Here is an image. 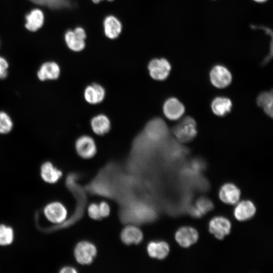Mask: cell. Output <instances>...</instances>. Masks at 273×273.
Segmentation results:
<instances>
[{
  "label": "cell",
  "instance_id": "cell-20",
  "mask_svg": "<svg viewBox=\"0 0 273 273\" xmlns=\"http://www.w3.org/2000/svg\"><path fill=\"white\" fill-rule=\"evenodd\" d=\"M91 127L94 133L102 135L110 130L111 123L107 116L104 114H99L92 118Z\"/></svg>",
  "mask_w": 273,
  "mask_h": 273
},
{
  "label": "cell",
  "instance_id": "cell-18",
  "mask_svg": "<svg viewBox=\"0 0 273 273\" xmlns=\"http://www.w3.org/2000/svg\"><path fill=\"white\" fill-rule=\"evenodd\" d=\"M25 27L31 31H35L42 26L44 16L42 12L38 9L32 10L26 16Z\"/></svg>",
  "mask_w": 273,
  "mask_h": 273
},
{
  "label": "cell",
  "instance_id": "cell-13",
  "mask_svg": "<svg viewBox=\"0 0 273 273\" xmlns=\"http://www.w3.org/2000/svg\"><path fill=\"white\" fill-rule=\"evenodd\" d=\"M60 73L59 65L54 62L43 63L37 71V75L41 81L55 80L57 79Z\"/></svg>",
  "mask_w": 273,
  "mask_h": 273
},
{
  "label": "cell",
  "instance_id": "cell-9",
  "mask_svg": "<svg viewBox=\"0 0 273 273\" xmlns=\"http://www.w3.org/2000/svg\"><path fill=\"white\" fill-rule=\"evenodd\" d=\"M230 221L223 217H216L209 222V231L218 239H222L229 234L231 229Z\"/></svg>",
  "mask_w": 273,
  "mask_h": 273
},
{
  "label": "cell",
  "instance_id": "cell-15",
  "mask_svg": "<svg viewBox=\"0 0 273 273\" xmlns=\"http://www.w3.org/2000/svg\"><path fill=\"white\" fill-rule=\"evenodd\" d=\"M103 25L106 36L110 39L117 38L122 30L120 21L112 15H109L105 18Z\"/></svg>",
  "mask_w": 273,
  "mask_h": 273
},
{
  "label": "cell",
  "instance_id": "cell-1",
  "mask_svg": "<svg viewBox=\"0 0 273 273\" xmlns=\"http://www.w3.org/2000/svg\"><path fill=\"white\" fill-rule=\"evenodd\" d=\"M173 132L180 142H189L197 134L196 122L192 117H186L174 127Z\"/></svg>",
  "mask_w": 273,
  "mask_h": 273
},
{
  "label": "cell",
  "instance_id": "cell-17",
  "mask_svg": "<svg viewBox=\"0 0 273 273\" xmlns=\"http://www.w3.org/2000/svg\"><path fill=\"white\" fill-rule=\"evenodd\" d=\"M147 250L152 258L162 259L167 256L169 247L168 244L164 241H151L147 245Z\"/></svg>",
  "mask_w": 273,
  "mask_h": 273
},
{
  "label": "cell",
  "instance_id": "cell-33",
  "mask_svg": "<svg viewBox=\"0 0 273 273\" xmlns=\"http://www.w3.org/2000/svg\"><path fill=\"white\" fill-rule=\"evenodd\" d=\"M93 1V2H94V3L95 4H97V3H100L102 0H92ZM108 1H112L113 0H107Z\"/></svg>",
  "mask_w": 273,
  "mask_h": 273
},
{
  "label": "cell",
  "instance_id": "cell-8",
  "mask_svg": "<svg viewBox=\"0 0 273 273\" xmlns=\"http://www.w3.org/2000/svg\"><path fill=\"white\" fill-rule=\"evenodd\" d=\"M47 218L54 223H61L67 217V212L64 206L59 202L48 205L44 210Z\"/></svg>",
  "mask_w": 273,
  "mask_h": 273
},
{
  "label": "cell",
  "instance_id": "cell-22",
  "mask_svg": "<svg viewBox=\"0 0 273 273\" xmlns=\"http://www.w3.org/2000/svg\"><path fill=\"white\" fill-rule=\"evenodd\" d=\"M62 175V172L54 167L50 162L44 163L41 167V175L46 182L55 183L59 179Z\"/></svg>",
  "mask_w": 273,
  "mask_h": 273
},
{
  "label": "cell",
  "instance_id": "cell-7",
  "mask_svg": "<svg viewBox=\"0 0 273 273\" xmlns=\"http://www.w3.org/2000/svg\"><path fill=\"white\" fill-rule=\"evenodd\" d=\"M163 111L167 118L171 120H175L184 114L185 107L176 98H170L164 103Z\"/></svg>",
  "mask_w": 273,
  "mask_h": 273
},
{
  "label": "cell",
  "instance_id": "cell-28",
  "mask_svg": "<svg viewBox=\"0 0 273 273\" xmlns=\"http://www.w3.org/2000/svg\"><path fill=\"white\" fill-rule=\"evenodd\" d=\"M88 213L93 219L99 220L102 217L100 214L99 205L96 203H91L88 207Z\"/></svg>",
  "mask_w": 273,
  "mask_h": 273
},
{
  "label": "cell",
  "instance_id": "cell-16",
  "mask_svg": "<svg viewBox=\"0 0 273 273\" xmlns=\"http://www.w3.org/2000/svg\"><path fill=\"white\" fill-rule=\"evenodd\" d=\"M219 198L225 203L236 204L240 196L239 189L233 184H228L223 186L219 192Z\"/></svg>",
  "mask_w": 273,
  "mask_h": 273
},
{
  "label": "cell",
  "instance_id": "cell-21",
  "mask_svg": "<svg viewBox=\"0 0 273 273\" xmlns=\"http://www.w3.org/2000/svg\"><path fill=\"white\" fill-rule=\"evenodd\" d=\"M232 107L231 101L226 97H218L212 102L211 109L216 115L223 116L228 113Z\"/></svg>",
  "mask_w": 273,
  "mask_h": 273
},
{
  "label": "cell",
  "instance_id": "cell-14",
  "mask_svg": "<svg viewBox=\"0 0 273 273\" xmlns=\"http://www.w3.org/2000/svg\"><path fill=\"white\" fill-rule=\"evenodd\" d=\"M105 96V90L103 86L97 83L87 86L84 92V97L89 104H97L101 103Z\"/></svg>",
  "mask_w": 273,
  "mask_h": 273
},
{
  "label": "cell",
  "instance_id": "cell-30",
  "mask_svg": "<svg viewBox=\"0 0 273 273\" xmlns=\"http://www.w3.org/2000/svg\"><path fill=\"white\" fill-rule=\"evenodd\" d=\"M8 67L7 61L0 57V79H4L7 77Z\"/></svg>",
  "mask_w": 273,
  "mask_h": 273
},
{
  "label": "cell",
  "instance_id": "cell-12",
  "mask_svg": "<svg viewBox=\"0 0 273 273\" xmlns=\"http://www.w3.org/2000/svg\"><path fill=\"white\" fill-rule=\"evenodd\" d=\"M146 132L152 140L159 141L166 136L167 128L163 121L160 119H156L147 125Z\"/></svg>",
  "mask_w": 273,
  "mask_h": 273
},
{
  "label": "cell",
  "instance_id": "cell-10",
  "mask_svg": "<svg viewBox=\"0 0 273 273\" xmlns=\"http://www.w3.org/2000/svg\"><path fill=\"white\" fill-rule=\"evenodd\" d=\"M175 237L176 241L181 246L188 247L197 241L198 234L194 228L184 227L177 231Z\"/></svg>",
  "mask_w": 273,
  "mask_h": 273
},
{
  "label": "cell",
  "instance_id": "cell-19",
  "mask_svg": "<svg viewBox=\"0 0 273 273\" xmlns=\"http://www.w3.org/2000/svg\"><path fill=\"white\" fill-rule=\"evenodd\" d=\"M255 211V207L251 201H243L236 207L234 214L238 220L243 221L252 217Z\"/></svg>",
  "mask_w": 273,
  "mask_h": 273
},
{
  "label": "cell",
  "instance_id": "cell-31",
  "mask_svg": "<svg viewBox=\"0 0 273 273\" xmlns=\"http://www.w3.org/2000/svg\"><path fill=\"white\" fill-rule=\"evenodd\" d=\"M60 272H63V273L64 272L74 273V272H76L77 270L74 267H70V266H66L62 268Z\"/></svg>",
  "mask_w": 273,
  "mask_h": 273
},
{
  "label": "cell",
  "instance_id": "cell-29",
  "mask_svg": "<svg viewBox=\"0 0 273 273\" xmlns=\"http://www.w3.org/2000/svg\"><path fill=\"white\" fill-rule=\"evenodd\" d=\"M98 205L101 217H107L110 212V208L109 204L105 201H102Z\"/></svg>",
  "mask_w": 273,
  "mask_h": 273
},
{
  "label": "cell",
  "instance_id": "cell-24",
  "mask_svg": "<svg viewBox=\"0 0 273 273\" xmlns=\"http://www.w3.org/2000/svg\"><path fill=\"white\" fill-rule=\"evenodd\" d=\"M212 208L213 204L209 200L201 198L196 202L195 207L191 209V213L194 216L200 217L211 210Z\"/></svg>",
  "mask_w": 273,
  "mask_h": 273
},
{
  "label": "cell",
  "instance_id": "cell-25",
  "mask_svg": "<svg viewBox=\"0 0 273 273\" xmlns=\"http://www.w3.org/2000/svg\"><path fill=\"white\" fill-rule=\"evenodd\" d=\"M13 126V123L10 116L4 111H0V133L10 132Z\"/></svg>",
  "mask_w": 273,
  "mask_h": 273
},
{
  "label": "cell",
  "instance_id": "cell-32",
  "mask_svg": "<svg viewBox=\"0 0 273 273\" xmlns=\"http://www.w3.org/2000/svg\"><path fill=\"white\" fill-rule=\"evenodd\" d=\"M255 2L258 3H262L266 2L267 0H253Z\"/></svg>",
  "mask_w": 273,
  "mask_h": 273
},
{
  "label": "cell",
  "instance_id": "cell-26",
  "mask_svg": "<svg viewBox=\"0 0 273 273\" xmlns=\"http://www.w3.org/2000/svg\"><path fill=\"white\" fill-rule=\"evenodd\" d=\"M13 231L12 229L4 224L0 225V245L10 244L13 240Z\"/></svg>",
  "mask_w": 273,
  "mask_h": 273
},
{
  "label": "cell",
  "instance_id": "cell-6",
  "mask_svg": "<svg viewBox=\"0 0 273 273\" xmlns=\"http://www.w3.org/2000/svg\"><path fill=\"white\" fill-rule=\"evenodd\" d=\"M75 149L79 156L84 159L92 158L97 152L96 143L88 135L81 136L76 140Z\"/></svg>",
  "mask_w": 273,
  "mask_h": 273
},
{
  "label": "cell",
  "instance_id": "cell-3",
  "mask_svg": "<svg viewBox=\"0 0 273 273\" xmlns=\"http://www.w3.org/2000/svg\"><path fill=\"white\" fill-rule=\"evenodd\" d=\"M151 77L156 80H164L168 76L171 66L169 61L165 58L154 59L148 66Z\"/></svg>",
  "mask_w": 273,
  "mask_h": 273
},
{
  "label": "cell",
  "instance_id": "cell-11",
  "mask_svg": "<svg viewBox=\"0 0 273 273\" xmlns=\"http://www.w3.org/2000/svg\"><path fill=\"white\" fill-rule=\"evenodd\" d=\"M120 238L126 245L138 244L143 239V234L138 227L130 225L122 230L120 234Z\"/></svg>",
  "mask_w": 273,
  "mask_h": 273
},
{
  "label": "cell",
  "instance_id": "cell-4",
  "mask_svg": "<svg viewBox=\"0 0 273 273\" xmlns=\"http://www.w3.org/2000/svg\"><path fill=\"white\" fill-rule=\"evenodd\" d=\"M210 81L217 88H224L231 82L232 76L227 68L221 65L214 66L210 72Z\"/></svg>",
  "mask_w": 273,
  "mask_h": 273
},
{
  "label": "cell",
  "instance_id": "cell-2",
  "mask_svg": "<svg viewBox=\"0 0 273 273\" xmlns=\"http://www.w3.org/2000/svg\"><path fill=\"white\" fill-rule=\"evenodd\" d=\"M74 256L76 261L82 265L90 264L97 255L96 246L87 241L79 242L74 249Z\"/></svg>",
  "mask_w": 273,
  "mask_h": 273
},
{
  "label": "cell",
  "instance_id": "cell-5",
  "mask_svg": "<svg viewBox=\"0 0 273 273\" xmlns=\"http://www.w3.org/2000/svg\"><path fill=\"white\" fill-rule=\"evenodd\" d=\"M85 38V32L80 27H77L73 30H68L65 34V40L68 47L75 52L81 51L84 48Z\"/></svg>",
  "mask_w": 273,
  "mask_h": 273
},
{
  "label": "cell",
  "instance_id": "cell-27",
  "mask_svg": "<svg viewBox=\"0 0 273 273\" xmlns=\"http://www.w3.org/2000/svg\"><path fill=\"white\" fill-rule=\"evenodd\" d=\"M33 3L47 6L51 8H60L67 6L68 1L67 0H30Z\"/></svg>",
  "mask_w": 273,
  "mask_h": 273
},
{
  "label": "cell",
  "instance_id": "cell-23",
  "mask_svg": "<svg viewBox=\"0 0 273 273\" xmlns=\"http://www.w3.org/2000/svg\"><path fill=\"white\" fill-rule=\"evenodd\" d=\"M257 104L262 107L268 116H272V93L265 92L261 93L257 99Z\"/></svg>",
  "mask_w": 273,
  "mask_h": 273
}]
</instances>
